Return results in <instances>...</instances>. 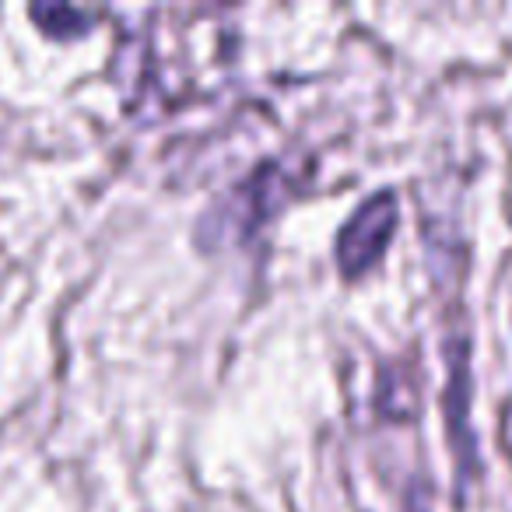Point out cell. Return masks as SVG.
I'll return each instance as SVG.
<instances>
[{"label": "cell", "instance_id": "6da1fadb", "mask_svg": "<svg viewBox=\"0 0 512 512\" xmlns=\"http://www.w3.org/2000/svg\"><path fill=\"white\" fill-rule=\"evenodd\" d=\"M393 228H397V200H393V193H379L369 204L358 207L348 225H344V232L337 235V264L344 267V274H362L365 267L376 264L379 253L390 242Z\"/></svg>", "mask_w": 512, "mask_h": 512}, {"label": "cell", "instance_id": "7a4b0ae2", "mask_svg": "<svg viewBox=\"0 0 512 512\" xmlns=\"http://www.w3.org/2000/svg\"><path fill=\"white\" fill-rule=\"evenodd\" d=\"M32 18H36L50 36H81V32H88V25H92V18H88L85 11L67 8V4H60V8L39 4V8H32Z\"/></svg>", "mask_w": 512, "mask_h": 512}]
</instances>
